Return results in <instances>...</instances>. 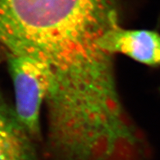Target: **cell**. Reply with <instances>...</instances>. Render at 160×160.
I'll return each instance as SVG.
<instances>
[{
  "label": "cell",
  "mask_w": 160,
  "mask_h": 160,
  "mask_svg": "<svg viewBox=\"0 0 160 160\" xmlns=\"http://www.w3.org/2000/svg\"><path fill=\"white\" fill-rule=\"evenodd\" d=\"M101 46L111 55L121 54L150 67H160V33L150 30L114 28L104 36Z\"/></svg>",
  "instance_id": "3957f363"
},
{
  "label": "cell",
  "mask_w": 160,
  "mask_h": 160,
  "mask_svg": "<svg viewBox=\"0 0 160 160\" xmlns=\"http://www.w3.org/2000/svg\"><path fill=\"white\" fill-rule=\"evenodd\" d=\"M3 55L6 56V53H5V51L3 49V48H2V45L0 44V61L3 59Z\"/></svg>",
  "instance_id": "5b68a950"
},
{
  "label": "cell",
  "mask_w": 160,
  "mask_h": 160,
  "mask_svg": "<svg viewBox=\"0 0 160 160\" xmlns=\"http://www.w3.org/2000/svg\"><path fill=\"white\" fill-rule=\"evenodd\" d=\"M34 142L0 92V160H37Z\"/></svg>",
  "instance_id": "277c9868"
},
{
  "label": "cell",
  "mask_w": 160,
  "mask_h": 160,
  "mask_svg": "<svg viewBox=\"0 0 160 160\" xmlns=\"http://www.w3.org/2000/svg\"><path fill=\"white\" fill-rule=\"evenodd\" d=\"M14 87L16 115L34 141L41 135L40 114L50 89L47 70L35 60L21 55L6 54Z\"/></svg>",
  "instance_id": "7a4b0ae2"
},
{
  "label": "cell",
  "mask_w": 160,
  "mask_h": 160,
  "mask_svg": "<svg viewBox=\"0 0 160 160\" xmlns=\"http://www.w3.org/2000/svg\"><path fill=\"white\" fill-rule=\"evenodd\" d=\"M118 0H0V42L38 20L118 14Z\"/></svg>",
  "instance_id": "6da1fadb"
}]
</instances>
